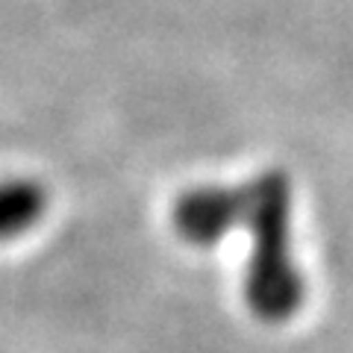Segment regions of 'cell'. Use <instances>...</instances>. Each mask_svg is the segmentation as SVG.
<instances>
[{
    "mask_svg": "<svg viewBox=\"0 0 353 353\" xmlns=\"http://www.w3.org/2000/svg\"><path fill=\"white\" fill-rule=\"evenodd\" d=\"M48 189L24 174L0 176V245L18 241L36 230L48 215Z\"/></svg>",
    "mask_w": 353,
    "mask_h": 353,
    "instance_id": "3",
    "label": "cell"
},
{
    "mask_svg": "<svg viewBox=\"0 0 353 353\" xmlns=\"http://www.w3.org/2000/svg\"><path fill=\"white\" fill-rule=\"evenodd\" d=\"M245 215L241 227L250 233V250L241 292L253 315L265 324H283L301 312L306 301V277L294 253V203L289 176L262 171L241 185Z\"/></svg>",
    "mask_w": 353,
    "mask_h": 353,
    "instance_id": "1",
    "label": "cell"
},
{
    "mask_svg": "<svg viewBox=\"0 0 353 353\" xmlns=\"http://www.w3.org/2000/svg\"><path fill=\"white\" fill-rule=\"evenodd\" d=\"M245 194L233 185L203 183L185 189L174 203V230L192 248H218L227 236L241 227Z\"/></svg>",
    "mask_w": 353,
    "mask_h": 353,
    "instance_id": "2",
    "label": "cell"
}]
</instances>
